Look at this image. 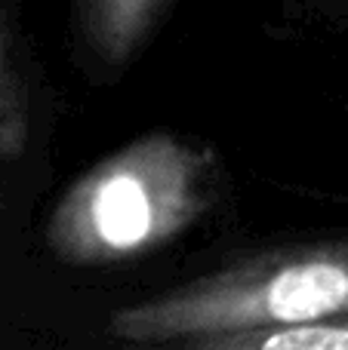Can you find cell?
Segmentation results:
<instances>
[{
	"instance_id": "obj_1",
	"label": "cell",
	"mask_w": 348,
	"mask_h": 350,
	"mask_svg": "<svg viewBox=\"0 0 348 350\" xmlns=\"http://www.w3.org/2000/svg\"><path fill=\"white\" fill-rule=\"evenodd\" d=\"M222 160L207 142L145 133L84 170L49 209L43 240L68 267H114L188 234L222 197Z\"/></svg>"
},
{
	"instance_id": "obj_2",
	"label": "cell",
	"mask_w": 348,
	"mask_h": 350,
	"mask_svg": "<svg viewBox=\"0 0 348 350\" xmlns=\"http://www.w3.org/2000/svg\"><path fill=\"white\" fill-rule=\"evenodd\" d=\"M339 314H348V237L234 258L160 295L123 304L111 314L108 335L127 347H154Z\"/></svg>"
},
{
	"instance_id": "obj_3",
	"label": "cell",
	"mask_w": 348,
	"mask_h": 350,
	"mask_svg": "<svg viewBox=\"0 0 348 350\" xmlns=\"http://www.w3.org/2000/svg\"><path fill=\"white\" fill-rule=\"evenodd\" d=\"M74 25L92 65L121 71L142 53L170 0H71Z\"/></svg>"
},
{
	"instance_id": "obj_4",
	"label": "cell",
	"mask_w": 348,
	"mask_h": 350,
	"mask_svg": "<svg viewBox=\"0 0 348 350\" xmlns=\"http://www.w3.org/2000/svg\"><path fill=\"white\" fill-rule=\"evenodd\" d=\"M136 350H348V314L308 323H290V326L203 335V338L170 341V345Z\"/></svg>"
},
{
	"instance_id": "obj_5",
	"label": "cell",
	"mask_w": 348,
	"mask_h": 350,
	"mask_svg": "<svg viewBox=\"0 0 348 350\" xmlns=\"http://www.w3.org/2000/svg\"><path fill=\"white\" fill-rule=\"evenodd\" d=\"M31 135L28 92L18 71L12 37L0 18V160H16L25 154Z\"/></svg>"
}]
</instances>
